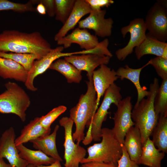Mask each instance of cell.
<instances>
[{
  "instance_id": "6da1fadb",
  "label": "cell",
  "mask_w": 167,
  "mask_h": 167,
  "mask_svg": "<svg viewBox=\"0 0 167 167\" xmlns=\"http://www.w3.org/2000/svg\"><path fill=\"white\" fill-rule=\"evenodd\" d=\"M52 49L50 44L38 31L27 33L6 30L0 33V52L33 54L40 59Z\"/></svg>"
},
{
  "instance_id": "7a4b0ae2",
  "label": "cell",
  "mask_w": 167,
  "mask_h": 167,
  "mask_svg": "<svg viewBox=\"0 0 167 167\" xmlns=\"http://www.w3.org/2000/svg\"><path fill=\"white\" fill-rule=\"evenodd\" d=\"M87 90L84 94L81 95L77 105L70 110L69 118L75 123V130L72 134L74 141L79 144L84 138L85 127H89L92 118L97 107L96 92L92 79L86 81Z\"/></svg>"
},
{
  "instance_id": "3957f363",
  "label": "cell",
  "mask_w": 167,
  "mask_h": 167,
  "mask_svg": "<svg viewBox=\"0 0 167 167\" xmlns=\"http://www.w3.org/2000/svg\"><path fill=\"white\" fill-rule=\"evenodd\" d=\"M159 87V80L155 78L150 85L147 98L143 99L132 110V119L134 126L140 131L142 145L152 135L158 122L159 117L154 110V101Z\"/></svg>"
},
{
  "instance_id": "277c9868",
  "label": "cell",
  "mask_w": 167,
  "mask_h": 167,
  "mask_svg": "<svg viewBox=\"0 0 167 167\" xmlns=\"http://www.w3.org/2000/svg\"><path fill=\"white\" fill-rule=\"evenodd\" d=\"M101 138V142L87 148L88 156L83 159L80 164L97 162L112 164L117 166L122 154V144L114 136L112 129L102 128Z\"/></svg>"
},
{
  "instance_id": "5b68a950",
  "label": "cell",
  "mask_w": 167,
  "mask_h": 167,
  "mask_svg": "<svg viewBox=\"0 0 167 167\" xmlns=\"http://www.w3.org/2000/svg\"><path fill=\"white\" fill-rule=\"evenodd\" d=\"M4 86L6 90L0 94V113L15 114L25 122L26 112L31 104L29 96L15 82L8 81Z\"/></svg>"
},
{
  "instance_id": "8992f818",
  "label": "cell",
  "mask_w": 167,
  "mask_h": 167,
  "mask_svg": "<svg viewBox=\"0 0 167 167\" xmlns=\"http://www.w3.org/2000/svg\"><path fill=\"white\" fill-rule=\"evenodd\" d=\"M121 88L113 83L106 90L102 102L92 118L89 128L91 129V135L95 141H100L101 138L102 126L105 121L111 105L114 104L117 106L122 99L120 93Z\"/></svg>"
},
{
  "instance_id": "52a82bcc",
  "label": "cell",
  "mask_w": 167,
  "mask_h": 167,
  "mask_svg": "<svg viewBox=\"0 0 167 167\" xmlns=\"http://www.w3.org/2000/svg\"><path fill=\"white\" fill-rule=\"evenodd\" d=\"M148 33L158 41L167 40V0L157 1L148 11L144 20Z\"/></svg>"
},
{
  "instance_id": "ba28073f",
  "label": "cell",
  "mask_w": 167,
  "mask_h": 167,
  "mask_svg": "<svg viewBox=\"0 0 167 167\" xmlns=\"http://www.w3.org/2000/svg\"><path fill=\"white\" fill-rule=\"evenodd\" d=\"M59 123L64 129V166L79 167L81 161L85 158L87 151L74 142L72 134L74 122L69 117H63L59 120Z\"/></svg>"
},
{
  "instance_id": "9c48e42d",
  "label": "cell",
  "mask_w": 167,
  "mask_h": 167,
  "mask_svg": "<svg viewBox=\"0 0 167 167\" xmlns=\"http://www.w3.org/2000/svg\"><path fill=\"white\" fill-rule=\"evenodd\" d=\"M144 20L142 18H135L131 21L126 26L121 29L123 38L129 33L130 40L127 44L123 48L116 50L115 54L117 59L121 61L125 60L133 51L134 48L139 45L146 36L147 30Z\"/></svg>"
},
{
  "instance_id": "30bf717a",
  "label": "cell",
  "mask_w": 167,
  "mask_h": 167,
  "mask_svg": "<svg viewBox=\"0 0 167 167\" xmlns=\"http://www.w3.org/2000/svg\"><path fill=\"white\" fill-rule=\"evenodd\" d=\"M131 97L128 96L122 99L117 106L116 111L114 113V125L112 129L113 135L122 144H123L125 135L128 130L134 126L131 118L132 105Z\"/></svg>"
},
{
  "instance_id": "8fae6325",
  "label": "cell",
  "mask_w": 167,
  "mask_h": 167,
  "mask_svg": "<svg viewBox=\"0 0 167 167\" xmlns=\"http://www.w3.org/2000/svg\"><path fill=\"white\" fill-rule=\"evenodd\" d=\"M64 48L59 46L52 49L46 55L39 59L35 60L30 70L28 72L26 81L24 83L27 88L30 91L35 92L37 89L34 84L35 79L49 69L51 64L56 60L62 57L69 56L78 54V52L63 53Z\"/></svg>"
},
{
  "instance_id": "7c38bea8",
  "label": "cell",
  "mask_w": 167,
  "mask_h": 167,
  "mask_svg": "<svg viewBox=\"0 0 167 167\" xmlns=\"http://www.w3.org/2000/svg\"><path fill=\"white\" fill-rule=\"evenodd\" d=\"M105 10H91L89 15L80 20L78 28L93 30L96 36L104 38L111 36L113 21L111 18H105Z\"/></svg>"
},
{
  "instance_id": "4fadbf2b",
  "label": "cell",
  "mask_w": 167,
  "mask_h": 167,
  "mask_svg": "<svg viewBox=\"0 0 167 167\" xmlns=\"http://www.w3.org/2000/svg\"><path fill=\"white\" fill-rule=\"evenodd\" d=\"M15 139V130L12 127L2 134L0 138V158L6 159L12 167H26L28 164L20 157Z\"/></svg>"
},
{
  "instance_id": "5bb4252c",
  "label": "cell",
  "mask_w": 167,
  "mask_h": 167,
  "mask_svg": "<svg viewBox=\"0 0 167 167\" xmlns=\"http://www.w3.org/2000/svg\"><path fill=\"white\" fill-rule=\"evenodd\" d=\"M110 58L104 55L95 54L73 55L64 57V59L71 64L78 70L87 72L88 80L92 79L95 69L102 64H108Z\"/></svg>"
},
{
  "instance_id": "9a60e30c",
  "label": "cell",
  "mask_w": 167,
  "mask_h": 167,
  "mask_svg": "<svg viewBox=\"0 0 167 167\" xmlns=\"http://www.w3.org/2000/svg\"><path fill=\"white\" fill-rule=\"evenodd\" d=\"M57 45L62 46L64 49L70 47L72 44L79 45L85 50H90L95 48L99 41L97 36L91 34L86 29L78 28L75 29L70 34L57 41Z\"/></svg>"
},
{
  "instance_id": "2e32d148",
  "label": "cell",
  "mask_w": 167,
  "mask_h": 167,
  "mask_svg": "<svg viewBox=\"0 0 167 167\" xmlns=\"http://www.w3.org/2000/svg\"><path fill=\"white\" fill-rule=\"evenodd\" d=\"M118 78L114 69H111L105 64L101 65L99 68L93 71L92 79L96 92V106L97 108L101 97L104 94L106 90L114 83Z\"/></svg>"
},
{
  "instance_id": "e0dca14e",
  "label": "cell",
  "mask_w": 167,
  "mask_h": 167,
  "mask_svg": "<svg viewBox=\"0 0 167 167\" xmlns=\"http://www.w3.org/2000/svg\"><path fill=\"white\" fill-rule=\"evenodd\" d=\"M91 11L90 6L85 0H76L73 10L69 16L55 35L54 40L57 41L66 36L70 30L74 28L81 18L89 14Z\"/></svg>"
},
{
  "instance_id": "ac0fdd59",
  "label": "cell",
  "mask_w": 167,
  "mask_h": 167,
  "mask_svg": "<svg viewBox=\"0 0 167 167\" xmlns=\"http://www.w3.org/2000/svg\"><path fill=\"white\" fill-rule=\"evenodd\" d=\"M149 65L148 62L142 67L137 69L131 68L126 65L125 67H120L116 71L117 75L121 80L125 79H128L131 81L135 87L138 97L135 106H137L143 99L149 94L150 91H147V88L145 86L142 87L139 82L140 75L142 70Z\"/></svg>"
},
{
  "instance_id": "d6986e66",
  "label": "cell",
  "mask_w": 167,
  "mask_h": 167,
  "mask_svg": "<svg viewBox=\"0 0 167 167\" xmlns=\"http://www.w3.org/2000/svg\"><path fill=\"white\" fill-rule=\"evenodd\" d=\"M59 126H55L51 134L39 137L30 142L35 149L41 151L48 156L56 160L62 161L58 152L56 145V137Z\"/></svg>"
},
{
  "instance_id": "ffe728a7",
  "label": "cell",
  "mask_w": 167,
  "mask_h": 167,
  "mask_svg": "<svg viewBox=\"0 0 167 167\" xmlns=\"http://www.w3.org/2000/svg\"><path fill=\"white\" fill-rule=\"evenodd\" d=\"M51 130H47L41 125L39 117L35 118L21 130L19 136L15 139V145L17 146L39 137L49 135Z\"/></svg>"
},
{
  "instance_id": "44dd1931",
  "label": "cell",
  "mask_w": 167,
  "mask_h": 167,
  "mask_svg": "<svg viewBox=\"0 0 167 167\" xmlns=\"http://www.w3.org/2000/svg\"><path fill=\"white\" fill-rule=\"evenodd\" d=\"M28 72L20 65L12 60L0 57V77L25 83Z\"/></svg>"
},
{
  "instance_id": "7402d4cb",
  "label": "cell",
  "mask_w": 167,
  "mask_h": 167,
  "mask_svg": "<svg viewBox=\"0 0 167 167\" xmlns=\"http://www.w3.org/2000/svg\"><path fill=\"white\" fill-rule=\"evenodd\" d=\"M123 144L131 159L138 164L143 145L140 133L137 128L133 126L128 130L125 135Z\"/></svg>"
},
{
  "instance_id": "603a6c76",
  "label": "cell",
  "mask_w": 167,
  "mask_h": 167,
  "mask_svg": "<svg viewBox=\"0 0 167 167\" xmlns=\"http://www.w3.org/2000/svg\"><path fill=\"white\" fill-rule=\"evenodd\" d=\"M165 156V153L157 149L149 137L143 144L138 164L149 167H161V162Z\"/></svg>"
},
{
  "instance_id": "cb8c5ba5",
  "label": "cell",
  "mask_w": 167,
  "mask_h": 167,
  "mask_svg": "<svg viewBox=\"0 0 167 167\" xmlns=\"http://www.w3.org/2000/svg\"><path fill=\"white\" fill-rule=\"evenodd\" d=\"M166 45V42L158 41L148 33L140 44L135 48L136 57L139 60L147 54L162 57L164 49Z\"/></svg>"
},
{
  "instance_id": "d4e9b609",
  "label": "cell",
  "mask_w": 167,
  "mask_h": 167,
  "mask_svg": "<svg viewBox=\"0 0 167 167\" xmlns=\"http://www.w3.org/2000/svg\"><path fill=\"white\" fill-rule=\"evenodd\" d=\"M20 158L25 160L28 164L36 166L42 165H49L56 160L49 156L41 151L29 149L21 144L16 146Z\"/></svg>"
},
{
  "instance_id": "484cf974",
  "label": "cell",
  "mask_w": 167,
  "mask_h": 167,
  "mask_svg": "<svg viewBox=\"0 0 167 167\" xmlns=\"http://www.w3.org/2000/svg\"><path fill=\"white\" fill-rule=\"evenodd\" d=\"M49 69L60 73L65 77L69 83H79L82 79V71L64 59L56 60L51 64Z\"/></svg>"
},
{
  "instance_id": "4316f807",
  "label": "cell",
  "mask_w": 167,
  "mask_h": 167,
  "mask_svg": "<svg viewBox=\"0 0 167 167\" xmlns=\"http://www.w3.org/2000/svg\"><path fill=\"white\" fill-rule=\"evenodd\" d=\"M152 134V140L160 151L167 152V116H159L157 124Z\"/></svg>"
},
{
  "instance_id": "83f0119b",
  "label": "cell",
  "mask_w": 167,
  "mask_h": 167,
  "mask_svg": "<svg viewBox=\"0 0 167 167\" xmlns=\"http://www.w3.org/2000/svg\"><path fill=\"white\" fill-rule=\"evenodd\" d=\"M154 107L156 115L167 116V79L163 80L155 95Z\"/></svg>"
},
{
  "instance_id": "f1b7e54d",
  "label": "cell",
  "mask_w": 167,
  "mask_h": 167,
  "mask_svg": "<svg viewBox=\"0 0 167 167\" xmlns=\"http://www.w3.org/2000/svg\"><path fill=\"white\" fill-rule=\"evenodd\" d=\"M0 57L15 61L21 65L28 72L31 69L34 62L39 59V57L36 55L28 53L0 52Z\"/></svg>"
},
{
  "instance_id": "f546056e",
  "label": "cell",
  "mask_w": 167,
  "mask_h": 167,
  "mask_svg": "<svg viewBox=\"0 0 167 167\" xmlns=\"http://www.w3.org/2000/svg\"><path fill=\"white\" fill-rule=\"evenodd\" d=\"M76 0H54L55 19L64 24L74 7Z\"/></svg>"
},
{
  "instance_id": "4dcf8cb0",
  "label": "cell",
  "mask_w": 167,
  "mask_h": 167,
  "mask_svg": "<svg viewBox=\"0 0 167 167\" xmlns=\"http://www.w3.org/2000/svg\"><path fill=\"white\" fill-rule=\"evenodd\" d=\"M34 0H30L25 3L13 2L8 0H0V11L11 10L19 13L36 11L33 5Z\"/></svg>"
},
{
  "instance_id": "1f68e13d",
  "label": "cell",
  "mask_w": 167,
  "mask_h": 167,
  "mask_svg": "<svg viewBox=\"0 0 167 167\" xmlns=\"http://www.w3.org/2000/svg\"><path fill=\"white\" fill-rule=\"evenodd\" d=\"M64 105H60L53 109L45 115L39 118L41 125L47 130L51 129L50 126L53 122L66 110Z\"/></svg>"
},
{
  "instance_id": "d6a6232c",
  "label": "cell",
  "mask_w": 167,
  "mask_h": 167,
  "mask_svg": "<svg viewBox=\"0 0 167 167\" xmlns=\"http://www.w3.org/2000/svg\"><path fill=\"white\" fill-rule=\"evenodd\" d=\"M148 62L155 69L158 75L162 80L167 79V59L161 57H156Z\"/></svg>"
},
{
  "instance_id": "836d02e7",
  "label": "cell",
  "mask_w": 167,
  "mask_h": 167,
  "mask_svg": "<svg viewBox=\"0 0 167 167\" xmlns=\"http://www.w3.org/2000/svg\"><path fill=\"white\" fill-rule=\"evenodd\" d=\"M122 148V156L118 161L117 167H139L137 163L131 159L123 144Z\"/></svg>"
},
{
  "instance_id": "e575fe53",
  "label": "cell",
  "mask_w": 167,
  "mask_h": 167,
  "mask_svg": "<svg viewBox=\"0 0 167 167\" xmlns=\"http://www.w3.org/2000/svg\"><path fill=\"white\" fill-rule=\"evenodd\" d=\"M91 10H100L102 7H108L114 3L112 0H85Z\"/></svg>"
},
{
  "instance_id": "d590c367",
  "label": "cell",
  "mask_w": 167,
  "mask_h": 167,
  "mask_svg": "<svg viewBox=\"0 0 167 167\" xmlns=\"http://www.w3.org/2000/svg\"><path fill=\"white\" fill-rule=\"evenodd\" d=\"M36 3H42L45 6L46 13L50 17L55 15V5L54 0H35Z\"/></svg>"
},
{
  "instance_id": "8d00e7d4",
  "label": "cell",
  "mask_w": 167,
  "mask_h": 167,
  "mask_svg": "<svg viewBox=\"0 0 167 167\" xmlns=\"http://www.w3.org/2000/svg\"><path fill=\"white\" fill-rule=\"evenodd\" d=\"M80 167H117V166L111 163L91 162L82 164Z\"/></svg>"
},
{
  "instance_id": "74e56055",
  "label": "cell",
  "mask_w": 167,
  "mask_h": 167,
  "mask_svg": "<svg viewBox=\"0 0 167 167\" xmlns=\"http://www.w3.org/2000/svg\"><path fill=\"white\" fill-rule=\"evenodd\" d=\"M60 161L56 160L55 161L53 164L49 165H42L38 166H36L31 164H28L26 167H62Z\"/></svg>"
},
{
  "instance_id": "f35d334b",
  "label": "cell",
  "mask_w": 167,
  "mask_h": 167,
  "mask_svg": "<svg viewBox=\"0 0 167 167\" xmlns=\"http://www.w3.org/2000/svg\"><path fill=\"white\" fill-rule=\"evenodd\" d=\"M38 3L36 8V11L41 15H45L46 13V12L45 6L41 3L39 2Z\"/></svg>"
},
{
  "instance_id": "ab89813d",
  "label": "cell",
  "mask_w": 167,
  "mask_h": 167,
  "mask_svg": "<svg viewBox=\"0 0 167 167\" xmlns=\"http://www.w3.org/2000/svg\"><path fill=\"white\" fill-rule=\"evenodd\" d=\"M0 167H12L9 164L6 163L3 158H0Z\"/></svg>"
},
{
  "instance_id": "60d3db41",
  "label": "cell",
  "mask_w": 167,
  "mask_h": 167,
  "mask_svg": "<svg viewBox=\"0 0 167 167\" xmlns=\"http://www.w3.org/2000/svg\"><path fill=\"white\" fill-rule=\"evenodd\" d=\"M161 57L167 59V45L166 46L164 49Z\"/></svg>"
}]
</instances>
